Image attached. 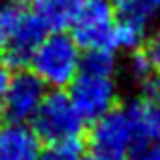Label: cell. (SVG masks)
I'll return each instance as SVG.
<instances>
[{"label":"cell","instance_id":"cell-1","mask_svg":"<svg viewBox=\"0 0 160 160\" xmlns=\"http://www.w3.org/2000/svg\"><path fill=\"white\" fill-rule=\"evenodd\" d=\"M81 47L75 43L73 37L65 35L63 31H53L35 51L31 67L47 87L63 89L77 77L81 69Z\"/></svg>","mask_w":160,"mask_h":160},{"label":"cell","instance_id":"cell-2","mask_svg":"<svg viewBox=\"0 0 160 160\" xmlns=\"http://www.w3.org/2000/svg\"><path fill=\"white\" fill-rule=\"evenodd\" d=\"M87 120L79 113L69 93L55 89L47 93L43 106L32 118V128L39 138L47 144H65V142H81Z\"/></svg>","mask_w":160,"mask_h":160},{"label":"cell","instance_id":"cell-3","mask_svg":"<svg viewBox=\"0 0 160 160\" xmlns=\"http://www.w3.org/2000/svg\"><path fill=\"white\" fill-rule=\"evenodd\" d=\"M116 24L113 0H83L71 37L81 51H118Z\"/></svg>","mask_w":160,"mask_h":160},{"label":"cell","instance_id":"cell-4","mask_svg":"<svg viewBox=\"0 0 160 160\" xmlns=\"http://www.w3.org/2000/svg\"><path fill=\"white\" fill-rule=\"evenodd\" d=\"M69 95L75 108L87 122H95L102 116L116 109L118 85L113 75L79 71L73 83L69 85Z\"/></svg>","mask_w":160,"mask_h":160},{"label":"cell","instance_id":"cell-5","mask_svg":"<svg viewBox=\"0 0 160 160\" xmlns=\"http://www.w3.org/2000/svg\"><path fill=\"white\" fill-rule=\"evenodd\" d=\"M89 146L93 154L108 160H130L134 150V132L124 108H116L99 120L91 122Z\"/></svg>","mask_w":160,"mask_h":160},{"label":"cell","instance_id":"cell-6","mask_svg":"<svg viewBox=\"0 0 160 160\" xmlns=\"http://www.w3.org/2000/svg\"><path fill=\"white\" fill-rule=\"evenodd\" d=\"M118 49L136 51L146 39V31L160 16V0H113Z\"/></svg>","mask_w":160,"mask_h":160},{"label":"cell","instance_id":"cell-7","mask_svg":"<svg viewBox=\"0 0 160 160\" xmlns=\"http://www.w3.org/2000/svg\"><path fill=\"white\" fill-rule=\"evenodd\" d=\"M47 98V85L35 71L20 69L12 75L6 95L2 99V112L10 122H31Z\"/></svg>","mask_w":160,"mask_h":160},{"label":"cell","instance_id":"cell-8","mask_svg":"<svg viewBox=\"0 0 160 160\" xmlns=\"http://www.w3.org/2000/svg\"><path fill=\"white\" fill-rule=\"evenodd\" d=\"M47 32H49V27L43 22V18L32 8V12L22 20V24L14 31V35L0 47L2 63L8 69H16V71L27 69L32 61L35 51L45 41Z\"/></svg>","mask_w":160,"mask_h":160},{"label":"cell","instance_id":"cell-9","mask_svg":"<svg viewBox=\"0 0 160 160\" xmlns=\"http://www.w3.org/2000/svg\"><path fill=\"white\" fill-rule=\"evenodd\" d=\"M41 138L28 122L0 124V160H39L43 154Z\"/></svg>","mask_w":160,"mask_h":160},{"label":"cell","instance_id":"cell-10","mask_svg":"<svg viewBox=\"0 0 160 160\" xmlns=\"http://www.w3.org/2000/svg\"><path fill=\"white\" fill-rule=\"evenodd\" d=\"M134 132V150L160 140V106L148 98H138L124 108Z\"/></svg>","mask_w":160,"mask_h":160},{"label":"cell","instance_id":"cell-11","mask_svg":"<svg viewBox=\"0 0 160 160\" xmlns=\"http://www.w3.org/2000/svg\"><path fill=\"white\" fill-rule=\"evenodd\" d=\"M83 0H32V8L49 27V31L69 28Z\"/></svg>","mask_w":160,"mask_h":160},{"label":"cell","instance_id":"cell-12","mask_svg":"<svg viewBox=\"0 0 160 160\" xmlns=\"http://www.w3.org/2000/svg\"><path fill=\"white\" fill-rule=\"evenodd\" d=\"M31 12L32 0H2L0 2V47L14 35V31Z\"/></svg>","mask_w":160,"mask_h":160},{"label":"cell","instance_id":"cell-13","mask_svg":"<svg viewBox=\"0 0 160 160\" xmlns=\"http://www.w3.org/2000/svg\"><path fill=\"white\" fill-rule=\"evenodd\" d=\"M79 71L116 75V53L113 51H85L81 57V69Z\"/></svg>","mask_w":160,"mask_h":160},{"label":"cell","instance_id":"cell-14","mask_svg":"<svg viewBox=\"0 0 160 160\" xmlns=\"http://www.w3.org/2000/svg\"><path fill=\"white\" fill-rule=\"evenodd\" d=\"M39 160H83L81 142H65V144H49Z\"/></svg>","mask_w":160,"mask_h":160},{"label":"cell","instance_id":"cell-15","mask_svg":"<svg viewBox=\"0 0 160 160\" xmlns=\"http://www.w3.org/2000/svg\"><path fill=\"white\" fill-rule=\"evenodd\" d=\"M128 71L138 83H144L150 75H154V67L150 63L148 55L144 53V49H136L130 57V63H128Z\"/></svg>","mask_w":160,"mask_h":160},{"label":"cell","instance_id":"cell-16","mask_svg":"<svg viewBox=\"0 0 160 160\" xmlns=\"http://www.w3.org/2000/svg\"><path fill=\"white\" fill-rule=\"evenodd\" d=\"M144 53L148 55V59H150V63H152L154 71L160 73V28L148 37L146 47H144Z\"/></svg>","mask_w":160,"mask_h":160},{"label":"cell","instance_id":"cell-17","mask_svg":"<svg viewBox=\"0 0 160 160\" xmlns=\"http://www.w3.org/2000/svg\"><path fill=\"white\" fill-rule=\"evenodd\" d=\"M130 160H160V140H154L150 144L132 150Z\"/></svg>","mask_w":160,"mask_h":160},{"label":"cell","instance_id":"cell-18","mask_svg":"<svg viewBox=\"0 0 160 160\" xmlns=\"http://www.w3.org/2000/svg\"><path fill=\"white\" fill-rule=\"evenodd\" d=\"M142 89H144V98H148L150 102H154V103L160 106V73L150 75V77L142 83Z\"/></svg>","mask_w":160,"mask_h":160},{"label":"cell","instance_id":"cell-19","mask_svg":"<svg viewBox=\"0 0 160 160\" xmlns=\"http://www.w3.org/2000/svg\"><path fill=\"white\" fill-rule=\"evenodd\" d=\"M10 79H12L10 69L0 61V106H2V99H4V95H6L8 85H10Z\"/></svg>","mask_w":160,"mask_h":160},{"label":"cell","instance_id":"cell-20","mask_svg":"<svg viewBox=\"0 0 160 160\" xmlns=\"http://www.w3.org/2000/svg\"><path fill=\"white\" fill-rule=\"evenodd\" d=\"M83 160H108V158H103V156H99V154H87V156H83Z\"/></svg>","mask_w":160,"mask_h":160}]
</instances>
